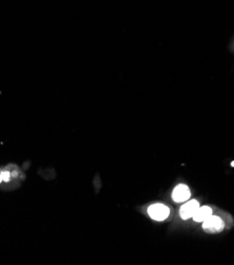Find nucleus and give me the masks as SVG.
<instances>
[{
    "instance_id": "obj_1",
    "label": "nucleus",
    "mask_w": 234,
    "mask_h": 265,
    "mask_svg": "<svg viewBox=\"0 0 234 265\" xmlns=\"http://www.w3.org/2000/svg\"><path fill=\"white\" fill-rule=\"evenodd\" d=\"M225 227V223L217 216H210L208 219L202 222V229L209 233H217L223 231Z\"/></svg>"
},
{
    "instance_id": "obj_2",
    "label": "nucleus",
    "mask_w": 234,
    "mask_h": 265,
    "mask_svg": "<svg viewBox=\"0 0 234 265\" xmlns=\"http://www.w3.org/2000/svg\"><path fill=\"white\" fill-rule=\"evenodd\" d=\"M148 214L155 221H163L170 216V209L163 204H153L148 209Z\"/></svg>"
},
{
    "instance_id": "obj_3",
    "label": "nucleus",
    "mask_w": 234,
    "mask_h": 265,
    "mask_svg": "<svg viewBox=\"0 0 234 265\" xmlns=\"http://www.w3.org/2000/svg\"><path fill=\"white\" fill-rule=\"evenodd\" d=\"M190 197L191 192L189 187L184 184L177 185L172 192V199L176 203H185L190 199Z\"/></svg>"
},
{
    "instance_id": "obj_4",
    "label": "nucleus",
    "mask_w": 234,
    "mask_h": 265,
    "mask_svg": "<svg viewBox=\"0 0 234 265\" xmlns=\"http://www.w3.org/2000/svg\"><path fill=\"white\" fill-rule=\"evenodd\" d=\"M199 207V203L196 200H191L185 203L181 209H179V216L183 220H188L193 217V215L196 213V210Z\"/></svg>"
},
{
    "instance_id": "obj_5",
    "label": "nucleus",
    "mask_w": 234,
    "mask_h": 265,
    "mask_svg": "<svg viewBox=\"0 0 234 265\" xmlns=\"http://www.w3.org/2000/svg\"><path fill=\"white\" fill-rule=\"evenodd\" d=\"M210 216H212V209L209 206H199L196 210V213L193 215V221L195 222H204Z\"/></svg>"
},
{
    "instance_id": "obj_6",
    "label": "nucleus",
    "mask_w": 234,
    "mask_h": 265,
    "mask_svg": "<svg viewBox=\"0 0 234 265\" xmlns=\"http://www.w3.org/2000/svg\"><path fill=\"white\" fill-rule=\"evenodd\" d=\"M0 176H1V177H2V181H4V182L10 181L11 175H10L9 171H1V173H0Z\"/></svg>"
},
{
    "instance_id": "obj_7",
    "label": "nucleus",
    "mask_w": 234,
    "mask_h": 265,
    "mask_svg": "<svg viewBox=\"0 0 234 265\" xmlns=\"http://www.w3.org/2000/svg\"><path fill=\"white\" fill-rule=\"evenodd\" d=\"M231 165H232V166H234V162H233V163H232V164H231Z\"/></svg>"
}]
</instances>
